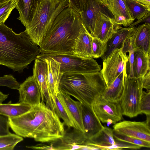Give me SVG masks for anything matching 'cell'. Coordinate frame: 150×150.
<instances>
[{
  "mask_svg": "<svg viewBox=\"0 0 150 150\" xmlns=\"http://www.w3.org/2000/svg\"><path fill=\"white\" fill-rule=\"evenodd\" d=\"M113 129L104 127L98 133L87 139L84 144L96 147L100 150L104 146L114 144L116 141L113 135Z\"/></svg>",
  "mask_w": 150,
  "mask_h": 150,
  "instance_id": "22",
  "label": "cell"
},
{
  "mask_svg": "<svg viewBox=\"0 0 150 150\" xmlns=\"http://www.w3.org/2000/svg\"><path fill=\"white\" fill-rule=\"evenodd\" d=\"M69 6L79 14L81 12L84 0H68Z\"/></svg>",
  "mask_w": 150,
  "mask_h": 150,
  "instance_id": "37",
  "label": "cell"
},
{
  "mask_svg": "<svg viewBox=\"0 0 150 150\" xmlns=\"http://www.w3.org/2000/svg\"><path fill=\"white\" fill-rule=\"evenodd\" d=\"M17 0H8L0 4V24L4 23L12 10L16 8Z\"/></svg>",
  "mask_w": 150,
  "mask_h": 150,
  "instance_id": "33",
  "label": "cell"
},
{
  "mask_svg": "<svg viewBox=\"0 0 150 150\" xmlns=\"http://www.w3.org/2000/svg\"><path fill=\"white\" fill-rule=\"evenodd\" d=\"M40 0H17L16 7L19 16L18 19L25 27L30 22L37 4Z\"/></svg>",
  "mask_w": 150,
  "mask_h": 150,
  "instance_id": "25",
  "label": "cell"
},
{
  "mask_svg": "<svg viewBox=\"0 0 150 150\" xmlns=\"http://www.w3.org/2000/svg\"><path fill=\"white\" fill-rule=\"evenodd\" d=\"M150 13L140 19L137 20V21L133 23L129 26V27L134 26L140 23L145 22V23H150Z\"/></svg>",
  "mask_w": 150,
  "mask_h": 150,
  "instance_id": "40",
  "label": "cell"
},
{
  "mask_svg": "<svg viewBox=\"0 0 150 150\" xmlns=\"http://www.w3.org/2000/svg\"><path fill=\"white\" fill-rule=\"evenodd\" d=\"M9 94H4L0 91V104L2 103L6 99L8 96Z\"/></svg>",
  "mask_w": 150,
  "mask_h": 150,
  "instance_id": "42",
  "label": "cell"
},
{
  "mask_svg": "<svg viewBox=\"0 0 150 150\" xmlns=\"http://www.w3.org/2000/svg\"><path fill=\"white\" fill-rule=\"evenodd\" d=\"M60 92L67 105L75 121L78 129L84 133L82 120L81 103L79 101L74 100L70 96Z\"/></svg>",
  "mask_w": 150,
  "mask_h": 150,
  "instance_id": "28",
  "label": "cell"
},
{
  "mask_svg": "<svg viewBox=\"0 0 150 150\" xmlns=\"http://www.w3.org/2000/svg\"><path fill=\"white\" fill-rule=\"evenodd\" d=\"M23 139V137L11 133L0 136V150H13Z\"/></svg>",
  "mask_w": 150,
  "mask_h": 150,
  "instance_id": "30",
  "label": "cell"
},
{
  "mask_svg": "<svg viewBox=\"0 0 150 150\" xmlns=\"http://www.w3.org/2000/svg\"><path fill=\"white\" fill-rule=\"evenodd\" d=\"M85 29L80 14L69 6L57 16L39 46L40 53L74 55L76 41Z\"/></svg>",
  "mask_w": 150,
  "mask_h": 150,
  "instance_id": "2",
  "label": "cell"
},
{
  "mask_svg": "<svg viewBox=\"0 0 150 150\" xmlns=\"http://www.w3.org/2000/svg\"><path fill=\"white\" fill-rule=\"evenodd\" d=\"M19 102L32 106L41 102V94L38 85L33 76H30L21 84L18 89Z\"/></svg>",
  "mask_w": 150,
  "mask_h": 150,
  "instance_id": "12",
  "label": "cell"
},
{
  "mask_svg": "<svg viewBox=\"0 0 150 150\" xmlns=\"http://www.w3.org/2000/svg\"><path fill=\"white\" fill-rule=\"evenodd\" d=\"M121 74L108 87H107L100 94L107 100L119 102L122 95L124 87V75Z\"/></svg>",
  "mask_w": 150,
  "mask_h": 150,
  "instance_id": "26",
  "label": "cell"
},
{
  "mask_svg": "<svg viewBox=\"0 0 150 150\" xmlns=\"http://www.w3.org/2000/svg\"><path fill=\"white\" fill-rule=\"evenodd\" d=\"M125 0L129 12L134 20H139L150 13V8L133 0Z\"/></svg>",
  "mask_w": 150,
  "mask_h": 150,
  "instance_id": "29",
  "label": "cell"
},
{
  "mask_svg": "<svg viewBox=\"0 0 150 150\" xmlns=\"http://www.w3.org/2000/svg\"><path fill=\"white\" fill-rule=\"evenodd\" d=\"M100 71L86 74H64L59 85L60 91L71 96L88 106L107 87Z\"/></svg>",
  "mask_w": 150,
  "mask_h": 150,
  "instance_id": "4",
  "label": "cell"
},
{
  "mask_svg": "<svg viewBox=\"0 0 150 150\" xmlns=\"http://www.w3.org/2000/svg\"><path fill=\"white\" fill-rule=\"evenodd\" d=\"M150 54L146 55L141 50L135 52L132 66L133 77H143L150 71Z\"/></svg>",
  "mask_w": 150,
  "mask_h": 150,
  "instance_id": "24",
  "label": "cell"
},
{
  "mask_svg": "<svg viewBox=\"0 0 150 150\" xmlns=\"http://www.w3.org/2000/svg\"><path fill=\"white\" fill-rule=\"evenodd\" d=\"M8 119L9 127L16 134L38 142L55 141L65 132L64 122L44 102L32 106L20 116Z\"/></svg>",
  "mask_w": 150,
  "mask_h": 150,
  "instance_id": "1",
  "label": "cell"
},
{
  "mask_svg": "<svg viewBox=\"0 0 150 150\" xmlns=\"http://www.w3.org/2000/svg\"><path fill=\"white\" fill-rule=\"evenodd\" d=\"M69 132H65L64 136L52 142L54 150H80L87 140L84 132L74 128Z\"/></svg>",
  "mask_w": 150,
  "mask_h": 150,
  "instance_id": "14",
  "label": "cell"
},
{
  "mask_svg": "<svg viewBox=\"0 0 150 150\" xmlns=\"http://www.w3.org/2000/svg\"><path fill=\"white\" fill-rule=\"evenodd\" d=\"M107 43L102 42L99 39L93 38L92 43V58L101 57L106 50Z\"/></svg>",
  "mask_w": 150,
  "mask_h": 150,
  "instance_id": "34",
  "label": "cell"
},
{
  "mask_svg": "<svg viewBox=\"0 0 150 150\" xmlns=\"http://www.w3.org/2000/svg\"><path fill=\"white\" fill-rule=\"evenodd\" d=\"M150 115H146V122L149 125H150Z\"/></svg>",
  "mask_w": 150,
  "mask_h": 150,
  "instance_id": "44",
  "label": "cell"
},
{
  "mask_svg": "<svg viewBox=\"0 0 150 150\" xmlns=\"http://www.w3.org/2000/svg\"><path fill=\"white\" fill-rule=\"evenodd\" d=\"M81 111L84 133L88 139L98 133L104 126L94 113L91 106L81 104Z\"/></svg>",
  "mask_w": 150,
  "mask_h": 150,
  "instance_id": "18",
  "label": "cell"
},
{
  "mask_svg": "<svg viewBox=\"0 0 150 150\" xmlns=\"http://www.w3.org/2000/svg\"><path fill=\"white\" fill-rule=\"evenodd\" d=\"M91 106L96 116L102 123L114 125L123 119L119 102L107 100L100 94L95 98Z\"/></svg>",
  "mask_w": 150,
  "mask_h": 150,
  "instance_id": "9",
  "label": "cell"
},
{
  "mask_svg": "<svg viewBox=\"0 0 150 150\" xmlns=\"http://www.w3.org/2000/svg\"><path fill=\"white\" fill-rule=\"evenodd\" d=\"M150 71H148L143 78L142 86L143 88L147 91H150Z\"/></svg>",
  "mask_w": 150,
  "mask_h": 150,
  "instance_id": "39",
  "label": "cell"
},
{
  "mask_svg": "<svg viewBox=\"0 0 150 150\" xmlns=\"http://www.w3.org/2000/svg\"><path fill=\"white\" fill-rule=\"evenodd\" d=\"M27 147L33 149L54 150L52 143L49 145L44 144H39L35 146H27Z\"/></svg>",
  "mask_w": 150,
  "mask_h": 150,
  "instance_id": "38",
  "label": "cell"
},
{
  "mask_svg": "<svg viewBox=\"0 0 150 150\" xmlns=\"http://www.w3.org/2000/svg\"><path fill=\"white\" fill-rule=\"evenodd\" d=\"M69 6L68 0H40L25 31L31 41L40 46L48 30L59 14Z\"/></svg>",
  "mask_w": 150,
  "mask_h": 150,
  "instance_id": "5",
  "label": "cell"
},
{
  "mask_svg": "<svg viewBox=\"0 0 150 150\" xmlns=\"http://www.w3.org/2000/svg\"><path fill=\"white\" fill-rule=\"evenodd\" d=\"M33 76L36 80L39 88L41 102L54 111L53 103L50 98L47 84V66L45 62L37 58L35 60L33 68Z\"/></svg>",
  "mask_w": 150,
  "mask_h": 150,
  "instance_id": "13",
  "label": "cell"
},
{
  "mask_svg": "<svg viewBox=\"0 0 150 150\" xmlns=\"http://www.w3.org/2000/svg\"><path fill=\"white\" fill-rule=\"evenodd\" d=\"M9 127L8 117L0 115V136L10 133Z\"/></svg>",
  "mask_w": 150,
  "mask_h": 150,
  "instance_id": "36",
  "label": "cell"
},
{
  "mask_svg": "<svg viewBox=\"0 0 150 150\" xmlns=\"http://www.w3.org/2000/svg\"><path fill=\"white\" fill-rule=\"evenodd\" d=\"M113 127L115 132L150 142V125L146 121L124 120L114 124Z\"/></svg>",
  "mask_w": 150,
  "mask_h": 150,
  "instance_id": "10",
  "label": "cell"
},
{
  "mask_svg": "<svg viewBox=\"0 0 150 150\" xmlns=\"http://www.w3.org/2000/svg\"><path fill=\"white\" fill-rule=\"evenodd\" d=\"M116 30V25L112 18L102 11L96 18L93 38H96L102 42L107 43Z\"/></svg>",
  "mask_w": 150,
  "mask_h": 150,
  "instance_id": "17",
  "label": "cell"
},
{
  "mask_svg": "<svg viewBox=\"0 0 150 150\" xmlns=\"http://www.w3.org/2000/svg\"><path fill=\"white\" fill-rule=\"evenodd\" d=\"M135 51H142L148 55L150 53V24L145 23L136 28L133 35Z\"/></svg>",
  "mask_w": 150,
  "mask_h": 150,
  "instance_id": "20",
  "label": "cell"
},
{
  "mask_svg": "<svg viewBox=\"0 0 150 150\" xmlns=\"http://www.w3.org/2000/svg\"><path fill=\"white\" fill-rule=\"evenodd\" d=\"M53 105L54 112L59 117L63 120L64 125L69 128H73L78 129L60 91L54 98Z\"/></svg>",
  "mask_w": 150,
  "mask_h": 150,
  "instance_id": "21",
  "label": "cell"
},
{
  "mask_svg": "<svg viewBox=\"0 0 150 150\" xmlns=\"http://www.w3.org/2000/svg\"><path fill=\"white\" fill-rule=\"evenodd\" d=\"M41 54L58 62L62 74L92 73L101 70L100 65L93 58H83L74 55Z\"/></svg>",
  "mask_w": 150,
  "mask_h": 150,
  "instance_id": "7",
  "label": "cell"
},
{
  "mask_svg": "<svg viewBox=\"0 0 150 150\" xmlns=\"http://www.w3.org/2000/svg\"><path fill=\"white\" fill-rule=\"evenodd\" d=\"M8 0H0V4L2 3L5 1H7Z\"/></svg>",
  "mask_w": 150,
  "mask_h": 150,
  "instance_id": "45",
  "label": "cell"
},
{
  "mask_svg": "<svg viewBox=\"0 0 150 150\" xmlns=\"http://www.w3.org/2000/svg\"><path fill=\"white\" fill-rule=\"evenodd\" d=\"M114 138L118 141L127 142L141 147H150V142L135 137L119 134L113 131Z\"/></svg>",
  "mask_w": 150,
  "mask_h": 150,
  "instance_id": "32",
  "label": "cell"
},
{
  "mask_svg": "<svg viewBox=\"0 0 150 150\" xmlns=\"http://www.w3.org/2000/svg\"><path fill=\"white\" fill-rule=\"evenodd\" d=\"M138 3L150 8V0H133Z\"/></svg>",
  "mask_w": 150,
  "mask_h": 150,
  "instance_id": "41",
  "label": "cell"
},
{
  "mask_svg": "<svg viewBox=\"0 0 150 150\" xmlns=\"http://www.w3.org/2000/svg\"><path fill=\"white\" fill-rule=\"evenodd\" d=\"M136 28L135 26L124 28L116 25V30L107 42L106 50L101 57H107L115 49L121 47L125 41L134 34Z\"/></svg>",
  "mask_w": 150,
  "mask_h": 150,
  "instance_id": "19",
  "label": "cell"
},
{
  "mask_svg": "<svg viewBox=\"0 0 150 150\" xmlns=\"http://www.w3.org/2000/svg\"><path fill=\"white\" fill-rule=\"evenodd\" d=\"M93 38L86 29L83 31L76 41L74 48V55L83 58H93L92 51Z\"/></svg>",
  "mask_w": 150,
  "mask_h": 150,
  "instance_id": "23",
  "label": "cell"
},
{
  "mask_svg": "<svg viewBox=\"0 0 150 150\" xmlns=\"http://www.w3.org/2000/svg\"><path fill=\"white\" fill-rule=\"evenodd\" d=\"M128 61L129 56L123 52L121 47L115 49L103 59V67L100 72L107 87L122 73L127 74L126 66Z\"/></svg>",
  "mask_w": 150,
  "mask_h": 150,
  "instance_id": "8",
  "label": "cell"
},
{
  "mask_svg": "<svg viewBox=\"0 0 150 150\" xmlns=\"http://www.w3.org/2000/svg\"><path fill=\"white\" fill-rule=\"evenodd\" d=\"M40 54L39 47L25 30L17 34L4 24H0V65L21 73Z\"/></svg>",
  "mask_w": 150,
  "mask_h": 150,
  "instance_id": "3",
  "label": "cell"
},
{
  "mask_svg": "<svg viewBox=\"0 0 150 150\" xmlns=\"http://www.w3.org/2000/svg\"><path fill=\"white\" fill-rule=\"evenodd\" d=\"M143 78H130L127 74L124 75L123 91L119 101L122 115L132 118L141 114L139 104L143 91Z\"/></svg>",
  "mask_w": 150,
  "mask_h": 150,
  "instance_id": "6",
  "label": "cell"
},
{
  "mask_svg": "<svg viewBox=\"0 0 150 150\" xmlns=\"http://www.w3.org/2000/svg\"><path fill=\"white\" fill-rule=\"evenodd\" d=\"M32 106L27 104L18 102L13 103L0 104V115L8 117L20 116L29 111Z\"/></svg>",
  "mask_w": 150,
  "mask_h": 150,
  "instance_id": "27",
  "label": "cell"
},
{
  "mask_svg": "<svg viewBox=\"0 0 150 150\" xmlns=\"http://www.w3.org/2000/svg\"><path fill=\"white\" fill-rule=\"evenodd\" d=\"M139 110L140 114L150 115V91H143L139 102Z\"/></svg>",
  "mask_w": 150,
  "mask_h": 150,
  "instance_id": "35",
  "label": "cell"
},
{
  "mask_svg": "<svg viewBox=\"0 0 150 150\" xmlns=\"http://www.w3.org/2000/svg\"><path fill=\"white\" fill-rule=\"evenodd\" d=\"M37 58L46 63L47 88L49 96L53 103L55 97L59 92V83L62 75L60 71V64L53 58L40 53Z\"/></svg>",
  "mask_w": 150,
  "mask_h": 150,
  "instance_id": "11",
  "label": "cell"
},
{
  "mask_svg": "<svg viewBox=\"0 0 150 150\" xmlns=\"http://www.w3.org/2000/svg\"><path fill=\"white\" fill-rule=\"evenodd\" d=\"M101 5L96 0H84L82 10L79 14L83 26L92 37L96 18L99 12L102 11Z\"/></svg>",
  "mask_w": 150,
  "mask_h": 150,
  "instance_id": "16",
  "label": "cell"
},
{
  "mask_svg": "<svg viewBox=\"0 0 150 150\" xmlns=\"http://www.w3.org/2000/svg\"><path fill=\"white\" fill-rule=\"evenodd\" d=\"M101 5H103L105 6L107 3V0H96Z\"/></svg>",
  "mask_w": 150,
  "mask_h": 150,
  "instance_id": "43",
  "label": "cell"
},
{
  "mask_svg": "<svg viewBox=\"0 0 150 150\" xmlns=\"http://www.w3.org/2000/svg\"><path fill=\"white\" fill-rule=\"evenodd\" d=\"M133 39V35L126 40L121 47L124 52L126 53L127 52L129 53L128 62H129L130 71L129 74L128 76L130 78L133 77L132 66L135 52L134 46Z\"/></svg>",
  "mask_w": 150,
  "mask_h": 150,
  "instance_id": "31",
  "label": "cell"
},
{
  "mask_svg": "<svg viewBox=\"0 0 150 150\" xmlns=\"http://www.w3.org/2000/svg\"><path fill=\"white\" fill-rule=\"evenodd\" d=\"M105 6L113 16L115 25L127 27L134 22L125 0H107Z\"/></svg>",
  "mask_w": 150,
  "mask_h": 150,
  "instance_id": "15",
  "label": "cell"
}]
</instances>
